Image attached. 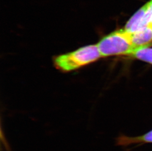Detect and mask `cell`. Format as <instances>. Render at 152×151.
Returning <instances> with one entry per match:
<instances>
[{
  "label": "cell",
  "instance_id": "obj_7",
  "mask_svg": "<svg viewBox=\"0 0 152 151\" xmlns=\"http://www.w3.org/2000/svg\"><path fill=\"white\" fill-rule=\"evenodd\" d=\"M149 25H150L151 26H152V17H151V20H150V22L149 24Z\"/></svg>",
  "mask_w": 152,
  "mask_h": 151
},
{
  "label": "cell",
  "instance_id": "obj_2",
  "mask_svg": "<svg viewBox=\"0 0 152 151\" xmlns=\"http://www.w3.org/2000/svg\"><path fill=\"white\" fill-rule=\"evenodd\" d=\"M96 45L102 57L117 55L129 56L135 49L131 42L129 33L124 29L105 36Z\"/></svg>",
  "mask_w": 152,
  "mask_h": 151
},
{
  "label": "cell",
  "instance_id": "obj_1",
  "mask_svg": "<svg viewBox=\"0 0 152 151\" xmlns=\"http://www.w3.org/2000/svg\"><path fill=\"white\" fill-rule=\"evenodd\" d=\"M102 57L97 45H88L55 57L53 63L61 71H73L94 62Z\"/></svg>",
  "mask_w": 152,
  "mask_h": 151
},
{
  "label": "cell",
  "instance_id": "obj_5",
  "mask_svg": "<svg viewBox=\"0 0 152 151\" xmlns=\"http://www.w3.org/2000/svg\"><path fill=\"white\" fill-rule=\"evenodd\" d=\"M150 4V1L147 3L146 4L139 9L129 20L124 30L130 33H134L135 31H137L139 29V25L149 7Z\"/></svg>",
  "mask_w": 152,
  "mask_h": 151
},
{
  "label": "cell",
  "instance_id": "obj_6",
  "mask_svg": "<svg viewBox=\"0 0 152 151\" xmlns=\"http://www.w3.org/2000/svg\"><path fill=\"white\" fill-rule=\"evenodd\" d=\"M150 45L136 48L129 56L152 64V48L149 47Z\"/></svg>",
  "mask_w": 152,
  "mask_h": 151
},
{
  "label": "cell",
  "instance_id": "obj_3",
  "mask_svg": "<svg viewBox=\"0 0 152 151\" xmlns=\"http://www.w3.org/2000/svg\"><path fill=\"white\" fill-rule=\"evenodd\" d=\"M129 33L131 42L135 48L151 45L152 41V26L150 25H148L140 30Z\"/></svg>",
  "mask_w": 152,
  "mask_h": 151
},
{
  "label": "cell",
  "instance_id": "obj_4",
  "mask_svg": "<svg viewBox=\"0 0 152 151\" xmlns=\"http://www.w3.org/2000/svg\"><path fill=\"white\" fill-rule=\"evenodd\" d=\"M117 145L122 147H127L135 144L152 143V130L145 134L137 136L131 137L122 135L116 138Z\"/></svg>",
  "mask_w": 152,
  "mask_h": 151
}]
</instances>
